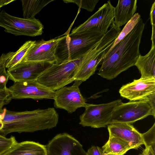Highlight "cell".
Wrapping results in <instances>:
<instances>
[{
	"label": "cell",
	"instance_id": "cell-1",
	"mask_svg": "<svg viewBox=\"0 0 155 155\" xmlns=\"http://www.w3.org/2000/svg\"><path fill=\"white\" fill-rule=\"evenodd\" d=\"M144 27L140 18L130 33L106 54L100 64L98 75L112 80L135 65L140 54L139 47Z\"/></svg>",
	"mask_w": 155,
	"mask_h": 155
},
{
	"label": "cell",
	"instance_id": "cell-2",
	"mask_svg": "<svg viewBox=\"0 0 155 155\" xmlns=\"http://www.w3.org/2000/svg\"><path fill=\"white\" fill-rule=\"evenodd\" d=\"M54 114L51 108L22 111L3 108L0 113V135L13 132H32L52 128Z\"/></svg>",
	"mask_w": 155,
	"mask_h": 155
},
{
	"label": "cell",
	"instance_id": "cell-3",
	"mask_svg": "<svg viewBox=\"0 0 155 155\" xmlns=\"http://www.w3.org/2000/svg\"><path fill=\"white\" fill-rule=\"evenodd\" d=\"M105 34L91 30L80 33L67 34L56 47L55 63L60 64L79 59L95 46Z\"/></svg>",
	"mask_w": 155,
	"mask_h": 155
},
{
	"label": "cell",
	"instance_id": "cell-4",
	"mask_svg": "<svg viewBox=\"0 0 155 155\" xmlns=\"http://www.w3.org/2000/svg\"><path fill=\"white\" fill-rule=\"evenodd\" d=\"M80 58L60 64H53L39 77L38 81L54 91L73 82Z\"/></svg>",
	"mask_w": 155,
	"mask_h": 155
},
{
	"label": "cell",
	"instance_id": "cell-5",
	"mask_svg": "<svg viewBox=\"0 0 155 155\" xmlns=\"http://www.w3.org/2000/svg\"><path fill=\"white\" fill-rule=\"evenodd\" d=\"M0 26L5 31L15 36L24 35L35 37L42 35L44 26L35 18L29 19L12 16L4 10L0 12Z\"/></svg>",
	"mask_w": 155,
	"mask_h": 155
},
{
	"label": "cell",
	"instance_id": "cell-6",
	"mask_svg": "<svg viewBox=\"0 0 155 155\" xmlns=\"http://www.w3.org/2000/svg\"><path fill=\"white\" fill-rule=\"evenodd\" d=\"M122 101L118 99L99 104H87L85 110L80 116L79 124L94 128L105 127L110 124L112 114Z\"/></svg>",
	"mask_w": 155,
	"mask_h": 155
},
{
	"label": "cell",
	"instance_id": "cell-7",
	"mask_svg": "<svg viewBox=\"0 0 155 155\" xmlns=\"http://www.w3.org/2000/svg\"><path fill=\"white\" fill-rule=\"evenodd\" d=\"M150 115L155 118L151 108L144 100L121 103L113 111L110 124L118 123L131 124Z\"/></svg>",
	"mask_w": 155,
	"mask_h": 155
},
{
	"label": "cell",
	"instance_id": "cell-8",
	"mask_svg": "<svg viewBox=\"0 0 155 155\" xmlns=\"http://www.w3.org/2000/svg\"><path fill=\"white\" fill-rule=\"evenodd\" d=\"M82 82L75 80L71 86H64L55 91L54 97V106L72 113L81 107L87 104L82 95L79 86Z\"/></svg>",
	"mask_w": 155,
	"mask_h": 155
},
{
	"label": "cell",
	"instance_id": "cell-9",
	"mask_svg": "<svg viewBox=\"0 0 155 155\" xmlns=\"http://www.w3.org/2000/svg\"><path fill=\"white\" fill-rule=\"evenodd\" d=\"M114 8L110 1H107L86 21L74 28L71 34L95 30L105 34L114 22Z\"/></svg>",
	"mask_w": 155,
	"mask_h": 155
},
{
	"label": "cell",
	"instance_id": "cell-10",
	"mask_svg": "<svg viewBox=\"0 0 155 155\" xmlns=\"http://www.w3.org/2000/svg\"><path fill=\"white\" fill-rule=\"evenodd\" d=\"M8 89L12 99H53L55 93L37 80L14 82Z\"/></svg>",
	"mask_w": 155,
	"mask_h": 155
},
{
	"label": "cell",
	"instance_id": "cell-11",
	"mask_svg": "<svg viewBox=\"0 0 155 155\" xmlns=\"http://www.w3.org/2000/svg\"><path fill=\"white\" fill-rule=\"evenodd\" d=\"M45 147L47 155H86L80 143L66 133L56 135Z\"/></svg>",
	"mask_w": 155,
	"mask_h": 155
},
{
	"label": "cell",
	"instance_id": "cell-12",
	"mask_svg": "<svg viewBox=\"0 0 155 155\" xmlns=\"http://www.w3.org/2000/svg\"><path fill=\"white\" fill-rule=\"evenodd\" d=\"M64 37V36L48 41L42 39L36 41L21 62L55 63L57 60L55 55L56 45Z\"/></svg>",
	"mask_w": 155,
	"mask_h": 155
},
{
	"label": "cell",
	"instance_id": "cell-13",
	"mask_svg": "<svg viewBox=\"0 0 155 155\" xmlns=\"http://www.w3.org/2000/svg\"><path fill=\"white\" fill-rule=\"evenodd\" d=\"M54 63L48 62H23L7 69L9 79L14 82L37 80Z\"/></svg>",
	"mask_w": 155,
	"mask_h": 155
},
{
	"label": "cell",
	"instance_id": "cell-14",
	"mask_svg": "<svg viewBox=\"0 0 155 155\" xmlns=\"http://www.w3.org/2000/svg\"><path fill=\"white\" fill-rule=\"evenodd\" d=\"M120 96L131 101H141L155 93V78H140L123 85L119 91Z\"/></svg>",
	"mask_w": 155,
	"mask_h": 155
},
{
	"label": "cell",
	"instance_id": "cell-15",
	"mask_svg": "<svg viewBox=\"0 0 155 155\" xmlns=\"http://www.w3.org/2000/svg\"><path fill=\"white\" fill-rule=\"evenodd\" d=\"M109 135L116 137L129 143L134 149L143 144L142 134L130 124L118 123L107 125Z\"/></svg>",
	"mask_w": 155,
	"mask_h": 155
},
{
	"label": "cell",
	"instance_id": "cell-16",
	"mask_svg": "<svg viewBox=\"0 0 155 155\" xmlns=\"http://www.w3.org/2000/svg\"><path fill=\"white\" fill-rule=\"evenodd\" d=\"M137 0H119L114 8V22L119 27L126 24L132 18L137 8Z\"/></svg>",
	"mask_w": 155,
	"mask_h": 155
},
{
	"label": "cell",
	"instance_id": "cell-17",
	"mask_svg": "<svg viewBox=\"0 0 155 155\" xmlns=\"http://www.w3.org/2000/svg\"><path fill=\"white\" fill-rule=\"evenodd\" d=\"M1 155H47L45 146L33 141L17 143Z\"/></svg>",
	"mask_w": 155,
	"mask_h": 155
},
{
	"label": "cell",
	"instance_id": "cell-18",
	"mask_svg": "<svg viewBox=\"0 0 155 155\" xmlns=\"http://www.w3.org/2000/svg\"><path fill=\"white\" fill-rule=\"evenodd\" d=\"M155 46H152L145 55L140 54L135 65L139 70L143 78H155Z\"/></svg>",
	"mask_w": 155,
	"mask_h": 155
},
{
	"label": "cell",
	"instance_id": "cell-19",
	"mask_svg": "<svg viewBox=\"0 0 155 155\" xmlns=\"http://www.w3.org/2000/svg\"><path fill=\"white\" fill-rule=\"evenodd\" d=\"M102 147L103 153L113 155H124L129 150L134 149L129 143L111 135Z\"/></svg>",
	"mask_w": 155,
	"mask_h": 155
},
{
	"label": "cell",
	"instance_id": "cell-20",
	"mask_svg": "<svg viewBox=\"0 0 155 155\" xmlns=\"http://www.w3.org/2000/svg\"><path fill=\"white\" fill-rule=\"evenodd\" d=\"M53 0H21L23 18H35V16Z\"/></svg>",
	"mask_w": 155,
	"mask_h": 155
},
{
	"label": "cell",
	"instance_id": "cell-21",
	"mask_svg": "<svg viewBox=\"0 0 155 155\" xmlns=\"http://www.w3.org/2000/svg\"><path fill=\"white\" fill-rule=\"evenodd\" d=\"M36 41L30 40L26 41L8 59L5 63V68L9 69L19 64Z\"/></svg>",
	"mask_w": 155,
	"mask_h": 155
},
{
	"label": "cell",
	"instance_id": "cell-22",
	"mask_svg": "<svg viewBox=\"0 0 155 155\" xmlns=\"http://www.w3.org/2000/svg\"><path fill=\"white\" fill-rule=\"evenodd\" d=\"M140 17V15L138 13L134 14L132 18L126 24L123 29L121 30L110 50L122 40L130 33L138 23L141 18Z\"/></svg>",
	"mask_w": 155,
	"mask_h": 155
},
{
	"label": "cell",
	"instance_id": "cell-23",
	"mask_svg": "<svg viewBox=\"0 0 155 155\" xmlns=\"http://www.w3.org/2000/svg\"><path fill=\"white\" fill-rule=\"evenodd\" d=\"M14 53L9 52L3 53L0 57V89L7 87L6 84L9 79V77L5 69V63L8 59Z\"/></svg>",
	"mask_w": 155,
	"mask_h": 155
},
{
	"label": "cell",
	"instance_id": "cell-24",
	"mask_svg": "<svg viewBox=\"0 0 155 155\" xmlns=\"http://www.w3.org/2000/svg\"><path fill=\"white\" fill-rule=\"evenodd\" d=\"M142 135L145 148L150 147L155 152V123L147 132L142 134Z\"/></svg>",
	"mask_w": 155,
	"mask_h": 155
},
{
	"label": "cell",
	"instance_id": "cell-25",
	"mask_svg": "<svg viewBox=\"0 0 155 155\" xmlns=\"http://www.w3.org/2000/svg\"><path fill=\"white\" fill-rule=\"evenodd\" d=\"M66 3H73L77 4L80 8L84 9L89 12H92L99 0H63Z\"/></svg>",
	"mask_w": 155,
	"mask_h": 155
},
{
	"label": "cell",
	"instance_id": "cell-26",
	"mask_svg": "<svg viewBox=\"0 0 155 155\" xmlns=\"http://www.w3.org/2000/svg\"><path fill=\"white\" fill-rule=\"evenodd\" d=\"M17 143V142L13 136L7 138L0 135V155L8 151Z\"/></svg>",
	"mask_w": 155,
	"mask_h": 155
},
{
	"label": "cell",
	"instance_id": "cell-27",
	"mask_svg": "<svg viewBox=\"0 0 155 155\" xmlns=\"http://www.w3.org/2000/svg\"><path fill=\"white\" fill-rule=\"evenodd\" d=\"M12 100L7 87L0 89V113L3 110V106L9 104Z\"/></svg>",
	"mask_w": 155,
	"mask_h": 155
},
{
	"label": "cell",
	"instance_id": "cell-28",
	"mask_svg": "<svg viewBox=\"0 0 155 155\" xmlns=\"http://www.w3.org/2000/svg\"><path fill=\"white\" fill-rule=\"evenodd\" d=\"M102 149L98 146H93L86 152V155H102Z\"/></svg>",
	"mask_w": 155,
	"mask_h": 155
},
{
	"label": "cell",
	"instance_id": "cell-29",
	"mask_svg": "<svg viewBox=\"0 0 155 155\" xmlns=\"http://www.w3.org/2000/svg\"><path fill=\"white\" fill-rule=\"evenodd\" d=\"M150 106L153 112L155 114V93L148 96L143 100Z\"/></svg>",
	"mask_w": 155,
	"mask_h": 155
},
{
	"label": "cell",
	"instance_id": "cell-30",
	"mask_svg": "<svg viewBox=\"0 0 155 155\" xmlns=\"http://www.w3.org/2000/svg\"><path fill=\"white\" fill-rule=\"evenodd\" d=\"M150 22L152 28H155V2L152 4L150 8Z\"/></svg>",
	"mask_w": 155,
	"mask_h": 155
},
{
	"label": "cell",
	"instance_id": "cell-31",
	"mask_svg": "<svg viewBox=\"0 0 155 155\" xmlns=\"http://www.w3.org/2000/svg\"><path fill=\"white\" fill-rule=\"evenodd\" d=\"M139 155H155V152L153 151L150 147L145 148L142 153Z\"/></svg>",
	"mask_w": 155,
	"mask_h": 155
},
{
	"label": "cell",
	"instance_id": "cell-32",
	"mask_svg": "<svg viewBox=\"0 0 155 155\" xmlns=\"http://www.w3.org/2000/svg\"><path fill=\"white\" fill-rule=\"evenodd\" d=\"M14 0H0V9L2 6L6 5L13 1Z\"/></svg>",
	"mask_w": 155,
	"mask_h": 155
},
{
	"label": "cell",
	"instance_id": "cell-33",
	"mask_svg": "<svg viewBox=\"0 0 155 155\" xmlns=\"http://www.w3.org/2000/svg\"><path fill=\"white\" fill-rule=\"evenodd\" d=\"M102 155H113L111 154H105V153H103Z\"/></svg>",
	"mask_w": 155,
	"mask_h": 155
}]
</instances>
